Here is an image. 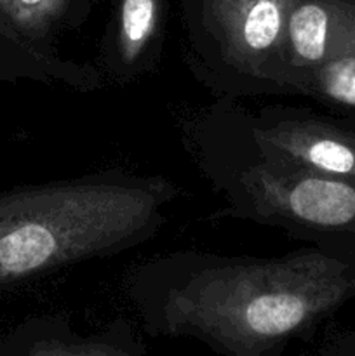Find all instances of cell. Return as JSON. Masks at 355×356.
Listing matches in <instances>:
<instances>
[{"label":"cell","mask_w":355,"mask_h":356,"mask_svg":"<svg viewBox=\"0 0 355 356\" xmlns=\"http://www.w3.org/2000/svg\"><path fill=\"white\" fill-rule=\"evenodd\" d=\"M125 292L150 332L223 356H278L355 298V261L319 247L282 257L178 250L132 268Z\"/></svg>","instance_id":"1"},{"label":"cell","mask_w":355,"mask_h":356,"mask_svg":"<svg viewBox=\"0 0 355 356\" xmlns=\"http://www.w3.org/2000/svg\"><path fill=\"white\" fill-rule=\"evenodd\" d=\"M180 186L125 170L0 195V287L155 238Z\"/></svg>","instance_id":"2"},{"label":"cell","mask_w":355,"mask_h":356,"mask_svg":"<svg viewBox=\"0 0 355 356\" xmlns=\"http://www.w3.org/2000/svg\"><path fill=\"white\" fill-rule=\"evenodd\" d=\"M188 152L225 200L218 218L254 221L355 261V179L265 159L247 138L232 97L184 129Z\"/></svg>","instance_id":"3"},{"label":"cell","mask_w":355,"mask_h":356,"mask_svg":"<svg viewBox=\"0 0 355 356\" xmlns=\"http://www.w3.org/2000/svg\"><path fill=\"white\" fill-rule=\"evenodd\" d=\"M296 0H184L191 73L221 97L289 96L285 26Z\"/></svg>","instance_id":"4"},{"label":"cell","mask_w":355,"mask_h":356,"mask_svg":"<svg viewBox=\"0 0 355 356\" xmlns=\"http://www.w3.org/2000/svg\"><path fill=\"white\" fill-rule=\"evenodd\" d=\"M237 108L244 131L261 156L308 172L355 179L354 132L303 108Z\"/></svg>","instance_id":"5"},{"label":"cell","mask_w":355,"mask_h":356,"mask_svg":"<svg viewBox=\"0 0 355 356\" xmlns=\"http://www.w3.org/2000/svg\"><path fill=\"white\" fill-rule=\"evenodd\" d=\"M355 54V0H296L282 47V75L296 76Z\"/></svg>","instance_id":"6"},{"label":"cell","mask_w":355,"mask_h":356,"mask_svg":"<svg viewBox=\"0 0 355 356\" xmlns=\"http://www.w3.org/2000/svg\"><path fill=\"white\" fill-rule=\"evenodd\" d=\"M169 0H115L101 66L117 82H132L159 65Z\"/></svg>","instance_id":"7"},{"label":"cell","mask_w":355,"mask_h":356,"mask_svg":"<svg viewBox=\"0 0 355 356\" xmlns=\"http://www.w3.org/2000/svg\"><path fill=\"white\" fill-rule=\"evenodd\" d=\"M136 344L124 322L94 336H79L68 320L59 316L38 329L26 356H139Z\"/></svg>","instance_id":"8"},{"label":"cell","mask_w":355,"mask_h":356,"mask_svg":"<svg viewBox=\"0 0 355 356\" xmlns=\"http://www.w3.org/2000/svg\"><path fill=\"white\" fill-rule=\"evenodd\" d=\"M80 0H0V19L33 44L82 19Z\"/></svg>","instance_id":"9"},{"label":"cell","mask_w":355,"mask_h":356,"mask_svg":"<svg viewBox=\"0 0 355 356\" xmlns=\"http://www.w3.org/2000/svg\"><path fill=\"white\" fill-rule=\"evenodd\" d=\"M292 96H305L333 110L355 113V54L296 76Z\"/></svg>","instance_id":"10"}]
</instances>
